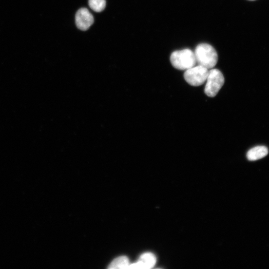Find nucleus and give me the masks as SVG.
I'll list each match as a JSON object with an SVG mask.
<instances>
[{
  "label": "nucleus",
  "instance_id": "obj_9",
  "mask_svg": "<svg viewBox=\"0 0 269 269\" xmlns=\"http://www.w3.org/2000/svg\"><path fill=\"white\" fill-rule=\"evenodd\" d=\"M106 0H89L90 8L96 12L103 11L106 7Z\"/></svg>",
  "mask_w": 269,
  "mask_h": 269
},
{
  "label": "nucleus",
  "instance_id": "obj_1",
  "mask_svg": "<svg viewBox=\"0 0 269 269\" xmlns=\"http://www.w3.org/2000/svg\"><path fill=\"white\" fill-rule=\"evenodd\" d=\"M194 55L196 63L208 69H212L218 61V55L214 48L208 43L198 45L195 50Z\"/></svg>",
  "mask_w": 269,
  "mask_h": 269
},
{
  "label": "nucleus",
  "instance_id": "obj_5",
  "mask_svg": "<svg viewBox=\"0 0 269 269\" xmlns=\"http://www.w3.org/2000/svg\"><path fill=\"white\" fill-rule=\"evenodd\" d=\"M94 22V18L86 8H81L76 15V23L77 27L81 31H86Z\"/></svg>",
  "mask_w": 269,
  "mask_h": 269
},
{
  "label": "nucleus",
  "instance_id": "obj_3",
  "mask_svg": "<svg viewBox=\"0 0 269 269\" xmlns=\"http://www.w3.org/2000/svg\"><path fill=\"white\" fill-rule=\"evenodd\" d=\"M224 77L222 73L217 69H211L209 71L205 89L207 96L211 97H215L223 86Z\"/></svg>",
  "mask_w": 269,
  "mask_h": 269
},
{
  "label": "nucleus",
  "instance_id": "obj_8",
  "mask_svg": "<svg viewBox=\"0 0 269 269\" xmlns=\"http://www.w3.org/2000/svg\"><path fill=\"white\" fill-rule=\"evenodd\" d=\"M129 265V262L128 258L125 256H121L112 261L109 265L108 269H128Z\"/></svg>",
  "mask_w": 269,
  "mask_h": 269
},
{
  "label": "nucleus",
  "instance_id": "obj_2",
  "mask_svg": "<svg viewBox=\"0 0 269 269\" xmlns=\"http://www.w3.org/2000/svg\"><path fill=\"white\" fill-rule=\"evenodd\" d=\"M170 60L175 69L181 71H187L196 63L194 53L189 49L173 52Z\"/></svg>",
  "mask_w": 269,
  "mask_h": 269
},
{
  "label": "nucleus",
  "instance_id": "obj_6",
  "mask_svg": "<svg viewBox=\"0 0 269 269\" xmlns=\"http://www.w3.org/2000/svg\"><path fill=\"white\" fill-rule=\"evenodd\" d=\"M155 263V256L151 253H146L140 256L137 262L129 264L128 269H150L154 266Z\"/></svg>",
  "mask_w": 269,
  "mask_h": 269
},
{
  "label": "nucleus",
  "instance_id": "obj_7",
  "mask_svg": "<svg viewBox=\"0 0 269 269\" xmlns=\"http://www.w3.org/2000/svg\"><path fill=\"white\" fill-rule=\"evenodd\" d=\"M268 154V148L263 146H257L250 149L247 154V157L251 161H257L264 158Z\"/></svg>",
  "mask_w": 269,
  "mask_h": 269
},
{
  "label": "nucleus",
  "instance_id": "obj_10",
  "mask_svg": "<svg viewBox=\"0 0 269 269\" xmlns=\"http://www.w3.org/2000/svg\"><path fill=\"white\" fill-rule=\"evenodd\" d=\"M249 1H255V0H249Z\"/></svg>",
  "mask_w": 269,
  "mask_h": 269
},
{
  "label": "nucleus",
  "instance_id": "obj_4",
  "mask_svg": "<svg viewBox=\"0 0 269 269\" xmlns=\"http://www.w3.org/2000/svg\"><path fill=\"white\" fill-rule=\"evenodd\" d=\"M209 73V69L206 67L200 65H195L185 72L184 78L191 85L198 86L207 81Z\"/></svg>",
  "mask_w": 269,
  "mask_h": 269
}]
</instances>
